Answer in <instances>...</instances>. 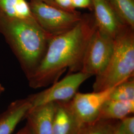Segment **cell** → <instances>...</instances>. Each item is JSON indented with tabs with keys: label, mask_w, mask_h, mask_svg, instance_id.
Segmentation results:
<instances>
[{
	"label": "cell",
	"mask_w": 134,
	"mask_h": 134,
	"mask_svg": "<svg viewBox=\"0 0 134 134\" xmlns=\"http://www.w3.org/2000/svg\"><path fill=\"white\" fill-rule=\"evenodd\" d=\"M58 6L62 10L70 12H75L76 10L72 5L71 0H53Z\"/></svg>",
	"instance_id": "19"
},
{
	"label": "cell",
	"mask_w": 134,
	"mask_h": 134,
	"mask_svg": "<svg viewBox=\"0 0 134 134\" xmlns=\"http://www.w3.org/2000/svg\"><path fill=\"white\" fill-rule=\"evenodd\" d=\"M81 126L68 102H55L53 116V134H77Z\"/></svg>",
	"instance_id": "11"
},
{
	"label": "cell",
	"mask_w": 134,
	"mask_h": 134,
	"mask_svg": "<svg viewBox=\"0 0 134 134\" xmlns=\"http://www.w3.org/2000/svg\"><path fill=\"white\" fill-rule=\"evenodd\" d=\"M113 134H126L121 129L119 126V122L117 125V126L116 127Z\"/></svg>",
	"instance_id": "22"
},
{
	"label": "cell",
	"mask_w": 134,
	"mask_h": 134,
	"mask_svg": "<svg viewBox=\"0 0 134 134\" xmlns=\"http://www.w3.org/2000/svg\"><path fill=\"white\" fill-rule=\"evenodd\" d=\"M119 126L125 134H134V115H129L120 120Z\"/></svg>",
	"instance_id": "17"
},
{
	"label": "cell",
	"mask_w": 134,
	"mask_h": 134,
	"mask_svg": "<svg viewBox=\"0 0 134 134\" xmlns=\"http://www.w3.org/2000/svg\"><path fill=\"white\" fill-rule=\"evenodd\" d=\"M37 1H42V2H44V3H46V4H48V5H51V6H53L54 7H56V8H57L61 9L60 8H59V7L54 2L53 0H37Z\"/></svg>",
	"instance_id": "21"
},
{
	"label": "cell",
	"mask_w": 134,
	"mask_h": 134,
	"mask_svg": "<svg viewBox=\"0 0 134 134\" xmlns=\"http://www.w3.org/2000/svg\"><path fill=\"white\" fill-rule=\"evenodd\" d=\"M16 134H20V132H19H19H18V133H16Z\"/></svg>",
	"instance_id": "24"
},
{
	"label": "cell",
	"mask_w": 134,
	"mask_h": 134,
	"mask_svg": "<svg viewBox=\"0 0 134 134\" xmlns=\"http://www.w3.org/2000/svg\"><path fill=\"white\" fill-rule=\"evenodd\" d=\"M114 88L89 93L77 92L69 101L71 110L81 126L98 119L101 109L109 99Z\"/></svg>",
	"instance_id": "7"
},
{
	"label": "cell",
	"mask_w": 134,
	"mask_h": 134,
	"mask_svg": "<svg viewBox=\"0 0 134 134\" xmlns=\"http://www.w3.org/2000/svg\"><path fill=\"white\" fill-rule=\"evenodd\" d=\"M91 77L81 71L70 73L48 88L27 97L32 107L52 102H68L76 95L81 85Z\"/></svg>",
	"instance_id": "5"
},
{
	"label": "cell",
	"mask_w": 134,
	"mask_h": 134,
	"mask_svg": "<svg viewBox=\"0 0 134 134\" xmlns=\"http://www.w3.org/2000/svg\"><path fill=\"white\" fill-rule=\"evenodd\" d=\"M20 134H33L31 131L26 125L23 129L19 130Z\"/></svg>",
	"instance_id": "20"
},
{
	"label": "cell",
	"mask_w": 134,
	"mask_h": 134,
	"mask_svg": "<svg viewBox=\"0 0 134 134\" xmlns=\"http://www.w3.org/2000/svg\"><path fill=\"white\" fill-rule=\"evenodd\" d=\"M0 34L10 45L27 78L41 62L52 37L34 18L0 19Z\"/></svg>",
	"instance_id": "2"
},
{
	"label": "cell",
	"mask_w": 134,
	"mask_h": 134,
	"mask_svg": "<svg viewBox=\"0 0 134 134\" xmlns=\"http://www.w3.org/2000/svg\"><path fill=\"white\" fill-rule=\"evenodd\" d=\"M34 18L29 2L26 0H0V19Z\"/></svg>",
	"instance_id": "12"
},
{
	"label": "cell",
	"mask_w": 134,
	"mask_h": 134,
	"mask_svg": "<svg viewBox=\"0 0 134 134\" xmlns=\"http://www.w3.org/2000/svg\"><path fill=\"white\" fill-rule=\"evenodd\" d=\"M29 4L36 22L51 37L70 31L82 18V14L77 10L68 12L37 0H30Z\"/></svg>",
	"instance_id": "4"
},
{
	"label": "cell",
	"mask_w": 134,
	"mask_h": 134,
	"mask_svg": "<svg viewBox=\"0 0 134 134\" xmlns=\"http://www.w3.org/2000/svg\"><path fill=\"white\" fill-rule=\"evenodd\" d=\"M123 24L134 29V0H108Z\"/></svg>",
	"instance_id": "14"
},
{
	"label": "cell",
	"mask_w": 134,
	"mask_h": 134,
	"mask_svg": "<svg viewBox=\"0 0 134 134\" xmlns=\"http://www.w3.org/2000/svg\"><path fill=\"white\" fill-rule=\"evenodd\" d=\"M113 45V39L97 28L86 46L81 71L91 76L100 74L110 60Z\"/></svg>",
	"instance_id": "6"
},
{
	"label": "cell",
	"mask_w": 134,
	"mask_h": 134,
	"mask_svg": "<svg viewBox=\"0 0 134 134\" xmlns=\"http://www.w3.org/2000/svg\"><path fill=\"white\" fill-rule=\"evenodd\" d=\"M93 13L97 27L114 39L124 26L115 14L108 0H92Z\"/></svg>",
	"instance_id": "8"
},
{
	"label": "cell",
	"mask_w": 134,
	"mask_h": 134,
	"mask_svg": "<svg viewBox=\"0 0 134 134\" xmlns=\"http://www.w3.org/2000/svg\"><path fill=\"white\" fill-rule=\"evenodd\" d=\"M31 108L28 97L12 102L0 115V134H13L18 125L25 118Z\"/></svg>",
	"instance_id": "10"
},
{
	"label": "cell",
	"mask_w": 134,
	"mask_h": 134,
	"mask_svg": "<svg viewBox=\"0 0 134 134\" xmlns=\"http://www.w3.org/2000/svg\"><path fill=\"white\" fill-rule=\"evenodd\" d=\"M119 121L98 119L82 125L77 134H113Z\"/></svg>",
	"instance_id": "15"
},
{
	"label": "cell",
	"mask_w": 134,
	"mask_h": 134,
	"mask_svg": "<svg viewBox=\"0 0 134 134\" xmlns=\"http://www.w3.org/2000/svg\"><path fill=\"white\" fill-rule=\"evenodd\" d=\"M109 99L124 101H134V77L114 87L110 94Z\"/></svg>",
	"instance_id": "16"
},
{
	"label": "cell",
	"mask_w": 134,
	"mask_h": 134,
	"mask_svg": "<svg viewBox=\"0 0 134 134\" xmlns=\"http://www.w3.org/2000/svg\"><path fill=\"white\" fill-rule=\"evenodd\" d=\"M113 40L112 55L105 69L96 76L93 91L114 87L134 77V29L125 25Z\"/></svg>",
	"instance_id": "3"
},
{
	"label": "cell",
	"mask_w": 134,
	"mask_h": 134,
	"mask_svg": "<svg viewBox=\"0 0 134 134\" xmlns=\"http://www.w3.org/2000/svg\"><path fill=\"white\" fill-rule=\"evenodd\" d=\"M4 91H5V88L4 86L0 83V96L3 94V93L4 92Z\"/></svg>",
	"instance_id": "23"
},
{
	"label": "cell",
	"mask_w": 134,
	"mask_h": 134,
	"mask_svg": "<svg viewBox=\"0 0 134 134\" xmlns=\"http://www.w3.org/2000/svg\"><path fill=\"white\" fill-rule=\"evenodd\" d=\"M97 28L93 13H85L74 28L52 37L41 62L27 78L29 86L39 88L52 85L67 69L70 73L81 71L86 46Z\"/></svg>",
	"instance_id": "1"
},
{
	"label": "cell",
	"mask_w": 134,
	"mask_h": 134,
	"mask_svg": "<svg viewBox=\"0 0 134 134\" xmlns=\"http://www.w3.org/2000/svg\"><path fill=\"white\" fill-rule=\"evenodd\" d=\"M134 101H124L109 99L101 109L98 119L120 121L129 115H133Z\"/></svg>",
	"instance_id": "13"
},
{
	"label": "cell",
	"mask_w": 134,
	"mask_h": 134,
	"mask_svg": "<svg viewBox=\"0 0 134 134\" xmlns=\"http://www.w3.org/2000/svg\"><path fill=\"white\" fill-rule=\"evenodd\" d=\"M55 102L32 107L25 118L33 134H53V116Z\"/></svg>",
	"instance_id": "9"
},
{
	"label": "cell",
	"mask_w": 134,
	"mask_h": 134,
	"mask_svg": "<svg viewBox=\"0 0 134 134\" xmlns=\"http://www.w3.org/2000/svg\"><path fill=\"white\" fill-rule=\"evenodd\" d=\"M71 3L72 7L76 10L77 8L87 9L91 12H92V0H71Z\"/></svg>",
	"instance_id": "18"
}]
</instances>
